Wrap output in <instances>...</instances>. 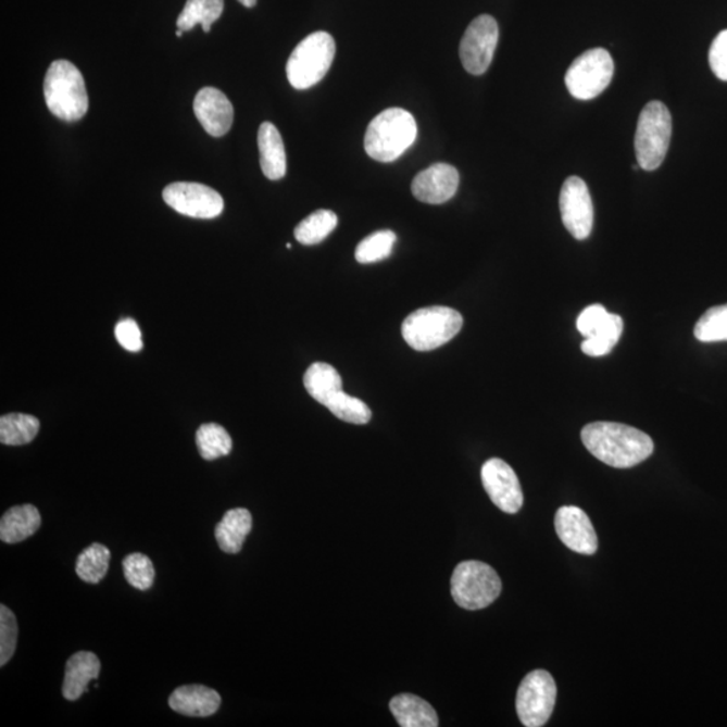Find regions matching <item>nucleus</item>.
Returning <instances> with one entry per match:
<instances>
[{
    "instance_id": "16",
    "label": "nucleus",
    "mask_w": 727,
    "mask_h": 727,
    "mask_svg": "<svg viewBox=\"0 0 727 727\" xmlns=\"http://www.w3.org/2000/svg\"><path fill=\"white\" fill-rule=\"evenodd\" d=\"M193 110L197 120L211 137L222 138L233 127L234 105L216 88H202L196 95Z\"/></svg>"
},
{
    "instance_id": "25",
    "label": "nucleus",
    "mask_w": 727,
    "mask_h": 727,
    "mask_svg": "<svg viewBox=\"0 0 727 727\" xmlns=\"http://www.w3.org/2000/svg\"><path fill=\"white\" fill-rule=\"evenodd\" d=\"M39 421L27 414H8L0 418V442L8 447L30 443L38 436Z\"/></svg>"
},
{
    "instance_id": "27",
    "label": "nucleus",
    "mask_w": 727,
    "mask_h": 727,
    "mask_svg": "<svg viewBox=\"0 0 727 727\" xmlns=\"http://www.w3.org/2000/svg\"><path fill=\"white\" fill-rule=\"evenodd\" d=\"M111 561L109 547L93 543L77 557L76 573L87 584H99L106 576Z\"/></svg>"
},
{
    "instance_id": "11",
    "label": "nucleus",
    "mask_w": 727,
    "mask_h": 727,
    "mask_svg": "<svg viewBox=\"0 0 727 727\" xmlns=\"http://www.w3.org/2000/svg\"><path fill=\"white\" fill-rule=\"evenodd\" d=\"M163 201L174 211L193 218H216L224 211L223 197L210 186L174 183L163 189Z\"/></svg>"
},
{
    "instance_id": "6",
    "label": "nucleus",
    "mask_w": 727,
    "mask_h": 727,
    "mask_svg": "<svg viewBox=\"0 0 727 727\" xmlns=\"http://www.w3.org/2000/svg\"><path fill=\"white\" fill-rule=\"evenodd\" d=\"M673 117L662 101H651L637 123L635 150L637 163L647 172L661 167L669 148Z\"/></svg>"
},
{
    "instance_id": "38",
    "label": "nucleus",
    "mask_w": 727,
    "mask_h": 727,
    "mask_svg": "<svg viewBox=\"0 0 727 727\" xmlns=\"http://www.w3.org/2000/svg\"><path fill=\"white\" fill-rule=\"evenodd\" d=\"M239 2L242 5H246V8L251 9V8H255V4H256L258 0H239Z\"/></svg>"
},
{
    "instance_id": "23",
    "label": "nucleus",
    "mask_w": 727,
    "mask_h": 727,
    "mask_svg": "<svg viewBox=\"0 0 727 727\" xmlns=\"http://www.w3.org/2000/svg\"><path fill=\"white\" fill-rule=\"evenodd\" d=\"M303 385L310 397L325 408L337 393L343 391L341 375L335 366L326 363H314L309 366L303 376Z\"/></svg>"
},
{
    "instance_id": "31",
    "label": "nucleus",
    "mask_w": 727,
    "mask_h": 727,
    "mask_svg": "<svg viewBox=\"0 0 727 727\" xmlns=\"http://www.w3.org/2000/svg\"><path fill=\"white\" fill-rule=\"evenodd\" d=\"M326 409L338 419L353 425H366L372 418V411L363 400L351 397L343 391L337 393L334 399L326 404Z\"/></svg>"
},
{
    "instance_id": "21",
    "label": "nucleus",
    "mask_w": 727,
    "mask_h": 727,
    "mask_svg": "<svg viewBox=\"0 0 727 727\" xmlns=\"http://www.w3.org/2000/svg\"><path fill=\"white\" fill-rule=\"evenodd\" d=\"M252 529V515L246 509H235L224 515L214 528L220 549L227 554H238Z\"/></svg>"
},
{
    "instance_id": "2",
    "label": "nucleus",
    "mask_w": 727,
    "mask_h": 727,
    "mask_svg": "<svg viewBox=\"0 0 727 727\" xmlns=\"http://www.w3.org/2000/svg\"><path fill=\"white\" fill-rule=\"evenodd\" d=\"M418 137L414 116L402 109L380 112L366 128V154L377 162H393L402 156Z\"/></svg>"
},
{
    "instance_id": "9",
    "label": "nucleus",
    "mask_w": 727,
    "mask_h": 727,
    "mask_svg": "<svg viewBox=\"0 0 727 727\" xmlns=\"http://www.w3.org/2000/svg\"><path fill=\"white\" fill-rule=\"evenodd\" d=\"M555 702V680L547 670H532L517 690L516 712L521 723L527 727L544 726L554 712Z\"/></svg>"
},
{
    "instance_id": "1",
    "label": "nucleus",
    "mask_w": 727,
    "mask_h": 727,
    "mask_svg": "<svg viewBox=\"0 0 727 727\" xmlns=\"http://www.w3.org/2000/svg\"><path fill=\"white\" fill-rule=\"evenodd\" d=\"M582 442L597 460L617 469H628L650 459L655 444L648 434L614 422H596L584 427Z\"/></svg>"
},
{
    "instance_id": "4",
    "label": "nucleus",
    "mask_w": 727,
    "mask_h": 727,
    "mask_svg": "<svg viewBox=\"0 0 727 727\" xmlns=\"http://www.w3.org/2000/svg\"><path fill=\"white\" fill-rule=\"evenodd\" d=\"M462 315L452 308L431 306L415 310L402 325L404 341L415 351L430 352L460 334Z\"/></svg>"
},
{
    "instance_id": "14",
    "label": "nucleus",
    "mask_w": 727,
    "mask_h": 727,
    "mask_svg": "<svg viewBox=\"0 0 727 727\" xmlns=\"http://www.w3.org/2000/svg\"><path fill=\"white\" fill-rule=\"evenodd\" d=\"M555 529L562 543L578 554L593 555L599 549L593 524L578 506H562L557 510Z\"/></svg>"
},
{
    "instance_id": "3",
    "label": "nucleus",
    "mask_w": 727,
    "mask_h": 727,
    "mask_svg": "<svg viewBox=\"0 0 727 727\" xmlns=\"http://www.w3.org/2000/svg\"><path fill=\"white\" fill-rule=\"evenodd\" d=\"M45 101L50 112L64 122L83 120L89 99L82 72L66 60L54 61L43 82Z\"/></svg>"
},
{
    "instance_id": "24",
    "label": "nucleus",
    "mask_w": 727,
    "mask_h": 727,
    "mask_svg": "<svg viewBox=\"0 0 727 727\" xmlns=\"http://www.w3.org/2000/svg\"><path fill=\"white\" fill-rule=\"evenodd\" d=\"M224 11V0H188L181 14L178 15L179 30L189 32L201 24L202 30L211 32V27Z\"/></svg>"
},
{
    "instance_id": "28",
    "label": "nucleus",
    "mask_w": 727,
    "mask_h": 727,
    "mask_svg": "<svg viewBox=\"0 0 727 727\" xmlns=\"http://www.w3.org/2000/svg\"><path fill=\"white\" fill-rule=\"evenodd\" d=\"M624 330V321L617 314H607L604 325L582 342V351L591 358L605 356L617 346Z\"/></svg>"
},
{
    "instance_id": "30",
    "label": "nucleus",
    "mask_w": 727,
    "mask_h": 727,
    "mask_svg": "<svg viewBox=\"0 0 727 727\" xmlns=\"http://www.w3.org/2000/svg\"><path fill=\"white\" fill-rule=\"evenodd\" d=\"M397 235L392 230H377V233L366 236L356 248V261L362 264H371L385 261L391 255Z\"/></svg>"
},
{
    "instance_id": "17",
    "label": "nucleus",
    "mask_w": 727,
    "mask_h": 727,
    "mask_svg": "<svg viewBox=\"0 0 727 727\" xmlns=\"http://www.w3.org/2000/svg\"><path fill=\"white\" fill-rule=\"evenodd\" d=\"M168 704L174 712L188 717H211L222 706V697L210 687L190 685L174 690Z\"/></svg>"
},
{
    "instance_id": "7",
    "label": "nucleus",
    "mask_w": 727,
    "mask_h": 727,
    "mask_svg": "<svg viewBox=\"0 0 727 727\" xmlns=\"http://www.w3.org/2000/svg\"><path fill=\"white\" fill-rule=\"evenodd\" d=\"M503 584L493 567L480 561H465L455 567L452 596L466 611H480L499 599Z\"/></svg>"
},
{
    "instance_id": "39",
    "label": "nucleus",
    "mask_w": 727,
    "mask_h": 727,
    "mask_svg": "<svg viewBox=\"0 0 727 727\" xmlns=\"http://www.w3.org/2000/svg\"><path fill=\"white\" fill-rule=\"evenodd\" d=\"M183 34H184V32L178 29L177 33H176V36L177 37H183Z\"/></svg>"
},
{
    "instance_id": "20",
    "label": "nucleus",
    "mask_w": 727,
    "mask_h": 727,
    "mask_svg": "<svg viewBox=\"0 0 727 727\" xmlns=\"http://www.w3.org/2000/svg\"><path fill=\"white\" fill-rule=\"evenodd\" d=\"M41 527V514L32 504L16 505L10 509L0 521V539L14 544L33 537Z\"/></svg>"
},
{
    "instance_id": "32",
    "label": "nucleus",
    "mask_w": 727,
    "mask_h": 727,
    "mask_svg": "<svg viewBox=\"0 0 727 727\" xmlns=\"http://www.w3.org/2000/svg\"><path fill=\"white\" fill-rule=\"evenodd\" d=\"M694 336L701 342L727 341V304L709 309L699 318Z\"/></svg>"
},
{
    "instance_id": "36",
    "label": "nucleus",
    "mask_w": 727,
    "mask_h": 727,
    "mask_svg": "<svg viewBox=\"0 0 727 727\" xmlns=\"http://www.w3.org/2000/svg\"><path fill=\"white\" fill-rule=\"evenodd\" d=\"M709 62L714 75L727 82V30L720 32L710 47Z\"/></svg>"
},
{
    "instance_id": "12",
    "label": "nucleus",
    "mask_w": 727,
    "mask_h": 727,
    "mask_svg": "<svg viewBox=\"0 0 727 727\" xmlns=\"http://www.w3.org/2000/svg\"><path fill=\"white\" fill-rule=\"evenodd\" d=\"M560 206L563 224L568 233L577 240L588 239L593 230L594 208L584 179H566L561 190Z\"/></svg>"
},
{
    "instance_id": "15",
    "label": "nucleus",
    "mask_w": 727,
    "mask_h": 727,
    "mask_svg": "<svg viewBox=\"0 0 727 727\" xmlns=\"http://www.w3.org/2000/svg\"><path fill=\"white\" fill-rule=\"evenodd\" d=\"M460 174L448 163H436L414 178L413 195L425 204L439 205L452 200L459 189Z\"/></svg>"
},
{
    "instance_id": "22",
    "label": "nucleus",
    "mask_w": 727,
    "mask_h": 727,
    "mask_svg": "<svg viewBox=\"0 0 727 727\" xmlns=\"http://www.w3.org/2000/svg\"><path fill=\"white\" fill-rule=\"evenodd\" d=\"M391 713L402 727H437L436 710L424 699L413 694H400L390 702Z\"/></svg>"
},
{
    "instance_id": "35",
    "label": "nucleus",
    "mask_w": 727,
    "mask_h": 727,
    "mask_svg": "<svg viewBox=\"0 0 727 727\" xmlns=\"http://www.w3.org/2000/svg\"><path fill=\"white\" fill-rule=\"evenodd\" d=\"M607 312L602 304H591L579 314L577 319V329L585 338H589L604 325Z\"/></svg>"
},
{
    "instance_id": "13",
    "label": "nucleus",
    "mask_w": 727,
    "mask_h": 727,
    "mask_svg": "<svg viewBox=\"0 0 727 727\" xmlns=\"http://www.w3.org/2000/svg\"><path fill=\"white\" fill-rule=\"evenodd\" d=\"M484 489L499 510L515 515L524 503L521 481L505 461L492 459L485 462L481 469Z\"/></svg>"
},
{
    "instance_id": "5",
    "label": "nucleus",
    "mask_w": 727,
    "mask_h": 727,
    "mask_svg": "<svg viewBox=\"0 0 727 727\" xmlns=\"http://www.w3.org/2000/svg\"><path fill=\"white\" fill-rule=\"evenodd\" d=\"M335 55L336 42L329 33L310 34L297 45L287 61L286 73L291 87L300 91L314 87L329 72Z\"/></svg>"
},
{
    "instance_id": "8",
    "label": "nucleus",
    "mask_w": 727,
    "mask_h": 727,
    "mask_svg": "<svg viewBox=\"0 0 727 727\" xmlns=\"http://www.w3.org/2000/svg\"><path fill=\"white\" fill-rule=\"evenodd\" d=\"M614 62L607 50L590 49L568 67L565 82L568 92L578 100H591L600 96L611 84Z\"/></svg>"
},
{
    "instance_id": "34",
    "label": "nucleus",
    "mask_w": 727,
    "mask_h": 727,
    "mask_svg": "<svg viewBox=\"0 0 727 727\" xmlns=\"http://www.w3.org/2000/svg\"><path fill=\"white\" fill-rule=\"evenodd\" d=\"M18 641L15 614L5 605L0 606V666L4 667L14 656Z\"/></svg>"
},
{
    "instance_id": "19",
    "label": "nucleus",
    "mask_w": 727,
    "mask_h": 727,
    "mask_svg": "<svg viewBox=\"0 0 727 727\" xmlns=\"http://www.w3.org/2000/svg\"><path fill=\"white\" fill-rule=\"evenodd\" d=\"M259 152H261V167L264 176L272 181H278L286 176L287 160L284 139L279 129L273 123L264 122L258 133Z\"/></svg>"
},
{
    "instance_id": "18",
    "label": "nucleus",
    "mask_w": 727,
    "mask_h": 727,
    "mask_svg": "<svg viewBox=\"0 0 727 727\" xmlns=\"http://www.w3.org/2000/svg\"><path fill=\"white\" fill-rule=\"evenodd\" d=\"M101 664L92 652H77L66 662L62 695L75 702L88 691V685L98 679Z\"/></svg>"
},
{
    "instance_id": "33",
    "label": "nucleus",
    "mask_w": 727,
    "mask_h": 727,
    "mask_svg": "<svg viewBox=\"0 0 727 727\" xmlns=\"http://www.w3.org/2000/svg\"><path fill=\"white\" fill-rule=\"evenodd\" d=\"M124 577L133 588L138 590H149L154 584L155 571L149 556L134 552L124 557L123 561Z\"/></svg>"
},
{
    "instance_id": "37",
    "label": "nucleus",
    "mask_w": 727,
    "mask_h": 727,
    "mask_svg": "<svg viewBox=\"0 0 727 727\" xmlns=\"http://www.w3.org/2000/svg\"><path fill=\"white\" fill-rule=\"evenodd\" d=\"M117 342L129 352H139L143 348L142 334L134 319H123L115 328Z\"/></svg>"
},
{
    "instance_id": "29",
    "label": "nucleus",
    "mask_w": 727,
    "mask_h": 727,
    "mask_svg": "<svg viewBox=\"0 0 727 727\" xmlns=\"http://www.w3.org/2000/svg\"><path fill=\"white\" fill-rule=\"evenodd\" d=\"M197 448L202 459L213 461L233 452V438L223 426L205 424L196 434Z\"/></svg>"
},
{
    "instance_id": "10",
    "label": "nucleus",
    "mask_w": 727,
    "mask_h": 727,
    "mask_svg": "<svg viewBox=\"0 0 727 727\" xmlns=\"http://www.w3.org/2000/svg\"><path fill=\"white\" fill-rule=\"evenodd\" d=\"M499 42V25L493 16L484 14L472 22L462 37L460 58L471 75L480 76L492 64Z\"/></svg>"
},
{
    "instance_id": "26",
    "label": "nucleus",
    "mask_w": 727,
    "mask_h": 727,
    "mask_svg": "<svg viewBox=\"0 0 727 727\" xmlns=\"http://www.w3.org/2000/svg\"><path fill=\"white\" fill-rule=\"evenodd\" d=\"M338 224L337 214L331 211L319 210L310 214L297 225L296 239L303 246H315L324 241L334 233Z\"/></svg>"
}]
</instances>
